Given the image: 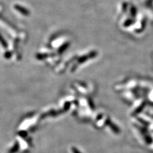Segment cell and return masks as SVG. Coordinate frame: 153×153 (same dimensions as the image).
<instances>
[{"label":"cell","mask_w":153,"mask_h":153,"mask_svg":"<svg viewBox=\"0 0 153 153\" xmlns=\"http://www.w3.org/2000/svg\"><path fill=\"white\" fill-rule=\"evenodd\" d=\"M15 8H16L19 11V12H21V13H22V14H24V15H28V14H29V12H28V11H27V10L24 9V8H22V7L16 6V7H15Z\"/></svg>","instance_id":"1"}]
</instances>
